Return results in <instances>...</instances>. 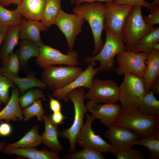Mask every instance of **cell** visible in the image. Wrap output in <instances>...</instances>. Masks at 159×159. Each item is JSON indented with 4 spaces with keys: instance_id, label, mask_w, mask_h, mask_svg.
Returning <instances> with one entry per match:
<instances>
[{
    "instance_id": "7402d4cb",
    "label": "cell",
    "mask_w": 159,
    "mask_h": 159,
    "mask_svg": "<svg viewBox=\"0 0 159 159\" xmlns=\"http://www.w3.org/2000/svg\"><path fill=\"white\" fill-rule=\"evenodd\" d=\"M159 76V50L153 49L149 53L145 61L144 79L147 92Z\"/></svg>"
},
{
    "instance_id": "484cf974",
    "label": "cell",
    "mask_w": 159,
    "mask_h": 159,
    "mask_svg": "<svg viewBox=\"0 0 159 159\" xmlns=\"http://www.w3.org/2000/svg\"><path fill=\"white\" fill-rule=\"evenodd\" d=\"M39 47L34 42L26 39H22L19 48L16 53L20 62V68L27 67L29 59L37 57L39 54Z\"/></svg>"
},
{
    "instance_id": "ffe728a7",
    "label": "cell",
    "mask_w": 159,
    "mask_h": 159,
    "mask_svg": "<svg viewBox=\"0 0 159 159\" xmlns=\"http://www.w3.org/2000/svg\"><path fill=\"white\" fill-rule=\"evenodd\" d=\"M11 95L5 107L0 111V121H22L24 117L19 102L20 92L18 87L13 88Z\"/></svg>"
},
{
    "instance_id": "e575fe53",
    "label": "cell",
    "mask_w": 159,
    "mask_h": 159,
    "mask_svg": "<svg viewBox=\"0 0 159 159\" xmlns=\"http://www.w3.org/2000/svg\"><path fill=\"white\" fill-rule=\"evenodd\" d=\"M64 159H104L105 157L101 153L92 150L83 148L81 150L64 155Z\"/></svg>"
},
{
    "instance_id": "ba28073f",
    "label": "cell",
    "mask_w": 159,
    "mask_h": 159,
    "mask_svg": "<svg viewBox=\"0 0 159 159\" xmlns=\"http://www.w3.org/2000/svg\"><path fill=\"white\" fill-rule=\"evenodd\" d=\"M35 61L39 66L44 69L52 65L76 67L79 63L78 55L73 49L69 48L67 54H64L58 49L44 44L39 47V54Z\"/></svg>"
},
{
    "instance_id": "f5cc1de1",
    "label": "cell",
    "mask_w": 159,
    "mask_h": 159,
    "mask_svg": "<svg viewBox=\"0 0 159 159\" xmlns=\"http://www.w3.org/2000/svg\"><path fill=\"white\" fill-rule=\"evenodd\" d=\"M1 74H2V73H1V69H0V75Z\"/></svg>"
},
{
    "instance_id": "ac0fdd59",
    "label": "cell",
    "mask_w": 159,
    "mask_h": 159,
    "mask_svg": "<svg viewBox=\"0 0 159 159\" xmlns=\"http://www.w3.org/2000/svg\"><path fill=\"white\" fill-rule=\"evenodd\" d=\"M3 152L9 155H15L29 159H59V152L49 151L46 149L39 150L34 148H12L4 145L2 149Z\"/></svg>"
},
{
    "instance_id": "9a60e30c",
    "label": "cell",
    "mask_w": 159,
    "mask_h": 159,
    "mask_svg": "<svg viewBox=\"0 0 159 159\" xmlns=\"http://www.w3.org/2000/svg\"><path fill=\"white\" fill-rule=\"evenodd\" d=\"M104 135L112 147L122 150L132 148L135 141L140 138L137 134L128 128L115 125L108 128Z\"/></svg>"
},
{
    "instance_id": "3957f363",
    "label": "cell",
    "mask_w": 159,
    "mask_h": 159,
    "mask_svg": "<svg viewBox=\"0 0 159 159\" xmlns=\"http://www.w3.org/2000/svg\"><path fill=\"white\" fill-rule=\"evenodd\" d=\"M106 32L105 42L100 51L93 56H88L84 61L88 63L98 61L100 65L98 67L99 72H110L115 69L114 58L120 53L127 51L121 36L115 34L108 30Z\"/></svg>"
},
{
    "instance_id": "f1b7e54d",
    "label": "cell",
    "mask_w": 159,
    "mask_h": 159,
    "mask_svg": "<svg viewBox=\"0 0 159 159\" xmlns=\"http://www.w3.org/2000/svg\"><path fill=\"white\" fill-rule=\"evenodd\" d=\"M62 0H47L41 22L47 28L54 24L61 7Z\"/></svg>"
},
{
    "instance_id": "7c38bea8",
    "label": "cell",
    "mask_w": 159,
    "mask_h": 159,
    "mask_svg": "<svg viewBox=\"0 0 159 159\" xmlns=\"http://www.w3.org/2000/svg\"><path fill=\"white\" fill-rule=\"evenodd\" d=\"M85 19L81 15L74 13L69 14L60 9L54 24L65 36L68 46L73 49L77 36L82 32Z\"/></svg>"
},
{
    "instance_id": "5bb4252c",
    "label": "cell",
    "mask_w": 159,
    "mask_h": 159,
    "mask_svg": "<svg viewBox=\"0 0 159 159\" xmlns=\"http://www.w3.org/2000/svg\"><path fill=\"white\" fill-rule=\"evenodd\" d=\"M89 63L87 69L72 82L63 88L53 91L52 96L67 102L69 100L68 95L72 91L81 87L90 89L92 85L95 76L99 72L98 67L94 68L97 64L96 61Z\"/></svg>"
},
{
    "instance_id": "83f0119b",
    "label": "cell",
    "mask_w": 159,
    "mask_h": 159,
    "mask_svg": "<svg viewBox=\"0 0 159 159\" xmlns=\"http://www.w3.org/2000/svg\"><path fill=\"white\" fill-rule=\"evenodd\" d=\"M151 91L147 93L137 108L141 114L146 116H159V101Z\"/></svg>"
},
{
    "instance_id": "ee69618b",
    "label": "cell",
    "mask_w": 159,
    "mask_h": 159,
    "mask_svg": "<svg viewBox=\"0 0 159 159\" xmlns=\"http://www.w3.org/2000/svg\"><path fill=\"white\" fill-rule=\"evenodd\" d=\"M115 0H74V4L75 5H78L84 2H113Z\"/></svg>"
},
{
    "instance_id": "60d3db41",
    "label": "cell",
    "mask_w": 159,
    "mask_h": 159,
    "mask_svg": "<svg viewBox=\"0 0 159 159\" xmlns=\"http://www.w3.org/2000/svg\"><path fill=\"white\" fill-rule=\"evenodd\" d=\"M48 95L50 99L49 106L51 110L53 112L61 111V105L59 101L53 98L49 94Z\"/></svg>"
},
{
    "instance_id": "74e56055",
    "label": "cell",
    "mask_w": 159,
    "mask_h": 159,
    "mask_svg": "<svg viewBox=\"0 0 159 159\" xmlns=\"http://www.w3.org/2000/svg\"><path fill=\"white\" fill-rule=\"evenodd\" d=\"M150 14L143 17L145 22L147 24L153 26L159 24V6H155L150 9Z\"/></svg>"
},
{
    "instance_id": "d4e9b609",
    "label": "cell",
    "mask_w": 159,
    "mask_h": 159,
    "mask_svg": "<svg viewBox=\"0 0 159 159\" xmlns=\"http://www.w3.org/2000/svg\"><path fill=\"white\" fill-rule=\"evenodd\" d=\"M159 27H156L142 37L132 51L136 52L159 50Z\"/></svg>"
},
{
    "instance_id": "8992f818",
    "label": "cell",
    "mask_w": 159,
    "mask_h": 159,
    "mask_svg": "<svg viewBox=\"0 0 159 159\" xmlns=\"http://www.w3.org/2000/svg\"><path fill=\"white\" fill-rule=\"evenodd\" d=\"M119 86L121 106L128 109L137 108L147 92L144 79L133 74H126Z\"/></svg>"
},
{
    "instance_id": "d590c367",
    "label": "cell",
    "mask_w": 159,
    "mask_h": 159,
    "mask_svg": "<svg viewBox=\"0 0 159 159\" xmlns=\"http://www.w3.org/2000/svg\"><path fill=\"white\" fill-rule=\"evenodd\" d=\"M109 152L116 157V159H144V155L140 150L132 148L125 150H119L111 146Z\"/></svg>"
},
{
    "instance_id": "8d00e7d4",
    "label": "cell",
    "mask_w": 159,
    "mask_h": 159,
    "mask_svg": "<svg viewBox=\"0 0 159 159\" xmlns=\"http://www.w3.org/2000/svg\"><path fill=\"white\" fill-rule=\"evenodd\" d=\"M15 87V84L11 80L3 75H0V100L6 104L10 97L9 95L10 88Z\"/></svg>"
},
{
    "instance_id": "2e32d148",
    "label": "cell",
    "mask_w": 159,
    "mask_h": 159,
    "mask_svg": "<svg viewBox=\"0 0 159 159\" xmlns=\"http://www.w3.org/2000/svg\"><path fill=\"white\" fill-rule=\"evenodd\" d=\"M86 106L95 119L100 120L101 123L108 128L115 125L121 109V106L116 103L99 104L90 100Z\"/></svg>"
},
{
    "instance_id": "603a6c76",
    "label": "cell",
    "mask_w": 159,
    "mask_h": 159,
    "mask_svg": "<svg viewBox=\"0 0 159 159\" xmlns=\"http://www.w3.org/2000/svg\"><path fill=\"white\" fill-rule=\"evenodd\" d=\"M20 24L11 25L9 27L0 49V59L1 63L12 52L19 44Z\"/></svg>"
},
{
    "instance_id": "ab89813d",
    "label": "cell",
    "mask_w": 159,
    "mask_h": 159,
    "mask_svg": "<svg viewBox=\"0 0 159 159\" xmlns=\"http://www.w3.org/2000/svg\"><path fill=\"white\" fill-rule=\"evenodd\" d=\"M49 117L52 122L57 126L62 124L64 120L67 118L61 111L53 112Z\"/></svg>"
},
{
    "instance_id": "d6a6232c",
    "label": "cell",
    "mask_w": 159,
    "mask_h": 159,
    "mask_svg": "<svg viewBox=\"0 0 159 159\" xmlns=\"http://www.w3.org/2000/svg\"><path fill=\"white\" fill-rule=\"evenodd\" d=\"M45 113L42 100L39 99L30 105L23 109V120L27 121L31 118L36 116L38 120L42 121L43 120L42 116Z\"/></svg>"
},
{
    "instance_id": "44dd1931",
    "label": "cell",
    "mask_w": 159,
    "mask_h": 159,
    "mask_svg": "<svg viewBox=\"0 0 159 159\" xmlns=\"http://www.w3.org/2000/svg\"><path fill=\"white\" fill-rule=\"evenodd\" d=\"M47 0H22L16 9L22 17L29 20L42 19Z\"/></svg>"
},
{
    "instance_id": "836d02e7",
    "label": "cell",
    "mask_w": 159,
    "mask_h": 159,
    "mask_svg": "<svg viewBox=\"0 0 159 159\" xmlns=\"http://www.w3.org/2000/svg\"><path fill=\"white\" fill-rule=\"evenodd\" d=\"M44 94L41 89H29L19 98V102L21 107L24 109L32 104L39 99L44 98Z\"/></svg>"
},
{
    "instance_id": "5b68a950",
    "label": "cell",
    "mask_w": 159,
    "mask_h": 159,
    "mask_svg": "<svg viewBox=\"0 0 159 159\" xmlns=\"http://www.w3.org/2000/svg\"><path fill=\"white\" fill-rule=\"evenodd\" d=\"M142 7L138 6H133L122 30L121 36L127 51H132L139 39L154 28L144 21Z\"/></svg>"
},
{
    "instance_id": "8fae6325",
    "label": "cell",
    "mask_w": 159,
    "mask_h": 159,
    "mask_svg": "<svg viewBox=\"0 0 159 159\" xmlns=\"http://www.w3.org/2000/svg\"><path fill=\"white\" fill-rule=\"evenodd\" d=\"M85 115L86 120L77 137L76 144L83 148L92 150L101 153L110 152L111 145L99 135L95 134L92 129V124L95 118L87 113Z\"/></svg>"
},
{
    "instance_id": "52a82bcc",
    "label": "cell",
    "mask_w": 159,
    "mask_h": 159,
    "mask_svg": "<svg viewBox=\"0 0 159 159\" xmlns=\"http://www.w3.org/2000/svg\"><path fill=\"white\" fill-rule=\"evenodd\" d=\"M83 70L77 66L52 65L44 69L42 79L50 90L54 91L68 85Z\"/></svg>"
},
{
    "instance_id": "f907efd6",
    "label": "cell",
    "mask_w": 159,
    "mask_h": 159,
    "mask_svg": "<svg viewBox=\"0 0 159 159\" xmlns=\"http://www.w3.org/2000/svg\"><path fill=\"white\" fill-rule=\"evenodd\" d=\"M70 2L71 4H74V0H70Z\"/></svg>"
},
{
    "instance_id": "db71d44e",
    "label": "cell",
    "mask_w": 159,
    "mask_h": 159,
    "mask_svg": "<svg viewBox=\"0 0 159 159\" xmlns=\"http://www.w3.org/2000/svg\"><path fill=\"white\" fill-rule=\"evenodd\" d=\"M147 1H150V0H146Z\"/></svg>"
},
{
    "instance_id": "4fadbf2b",
    "label": "cell",
    "mask_w": 159,
    "mask_h": 159,
    "mask_svg": "<svg viewBox=\"0 0 159 159\" xmlns=\"http://www.w3.org/2000/svg\"><path fill=\"white\" fill-rule=\"evenodd\" d=\"M104 29L115 35L121 36L122 30L126 18L134 6L121 5L114 2L105 3Z\"/></svg>"
},
{
    "instance_id": "30bf717a",
    "label": "cell",
    "mask_w": 159,
    "mask_h": 159,
    "mask_svg": "<svg viewBox=\"0 0 159 159\" xmlns=\"http://www.w3.org/2000/svg\"><path fill=\"white\" fill-rule=\"evenodd\" d=\"M149 52L126 51L119 54L117 55V67L115 69L117 74L120 76L131 74L143 78L145 61Z\"/></svg>"
},
{
    "instance_id": "b9f144b4",
    "label": "cell",
    "mask_w": 159,
    "mask_h": 159,
    "mask_svg": "<svg viewBox=\"0 0 159 159\" xmlns=\"http://www.w3.org/2000/svg\"><path fill=\"white\" fill-rule=\"evenodd\" d=\"M11 127L8 123L3 122L0 124V135L7 136L11 134Z\"/></svg>"
},
{
    "instance_id": "7dc6e473",
    "label": "cell",
    "mask_w": 159,
    "mask_h": 159,
    "mask_svg": "<svg viewBox=\"0 0 159 159\" xmlns=\"http://www.w3.org/2000/svg\"><path fill=\"white\" fill-rule=\"evenodd\" d=\"M152 3L155 6H159V0H153Z\"/></svg>"
},
{
    "instance_id": "4dcf8cb0",
    "label": "cell",
    "mask_w": 159,
    "mask_h": 159,
    "mask_svg": "<svg viewBox=\"0 0 159 159\" xmlns=\"http://www.w3.org/2000/svg\"><path fill=\"white\" fill-rule=\"evenodd\" d=\"M2 64V67L0 68L2 74L19 77L20 65L19 57L16 53L11 52Z\"/></svg>"
},
{
    "instance_id": "7bdbcfd3",
    "label": "cell",
    "mask_w": 159,
    "mask_h": 159,
    "mask_svg": "<svg viewBox=\"0 0 159 159\" xmlns=\"http://www.w3.org/2000/svg\"><path fill=\"white\" fill-rule=\"evenodd\" d=\"M10 26L8 25L0 24V49L6 34Z\"/></svg>"
},
{
    "instance_id": "f546056e",
    "label": "cell",
    "mask_w": 159,
    "mask_h": 159,
    "mask_svg": "<svg viewBox=\"0 0 159 159\" xmlns=\"http://www.w3.org/2000/svg\"><path fill=\"white\" fill-rule=\"evenodd\" d=\"M135 145H142L148 149V159L159 158V133L152 134L144 138H139L135 141Z\"/></svg>"
},
{
    "instance_id": "e0dca14e",
    "label": "cell",
    "mask_w": 159,
    "mask_h": 159,
    "mask_svg": "<svg viewBox=\"0 0 159 159\" xmlns=\"http://www.w3.org/2000/svg\"><path fill=\"white\" fill-rule=\"evenodd\" d=\"M19 25V39L31 41L39 47L44 44L40 32L46 31L48 28L44 26L41 21L23 18Z\"/></svg>"
},
{
    "instance_id": "7a4b0ae2",
    "label": "cell",
    "mask_w": 159,
    "mask_h": 159,
    "mask_svg": "<svg viewBox=\"0 0 159 159\" xmlns=\"http://www.w3.org/2000/svg\"><path fill=\"white\" fill-rule=\"evenodd\" d=\"M106 9L105 3L93 2L75 5L73 9V12L83 17L90 26L94 39V55L100 51L104 44L102 35L104 28Z\"/></svg>"
},
{
    "instance_id": "681fc988",
    "label": "cell",
    "mask_w": 159,
    "mask_h": 159,
    "mask_svg": "<svg viewBox=\"0 0 159 159\" xmlns=\"http://www.w3.org/2000/svg\"><path fill=\"white\" fill-rule=\"evenodd\" d=\"M13 3L18 5L21 2L22 0H13Z\"/></svg>"
},
{
    "instance_id": "1f68e13d",
    "label": "cell",
    "mask_w": 159,
    "mask_h": 159,
    "mask_svg": "<svg viewBox=\"0 0 159 159\" xmlns=\"http://www.w3.org/2000/svg\"><path fill=\"white\" fill-rule=\"evenodd\" d=\"M23 18L16 8L9 10L0 4V24L11 26L20 24Z\"/></svg>"
},
{
    "instance_id": "277c9868",
    "label": "cell",
    "mask_w": 159,
    "mask_h": 159,
    "mask_svg": "<svg viewBox=\"0 0 159 159\" xmlns=\"http://www.w3.org/2000/svg\"><path fill=\"white\" fill-rule=\"evenodd\" d=\"M85 91L84 87H81L72 91L68 95L69 100L72 102L74 106L73 121L69 128L60 132L59 135L68 140L69 143V151L70 153L77 151L76 139L84 124L85 115L88 111L84 103Z\"/></svg>"
},
{
    "instance_id": "c3c4849f",
    "label": "cell",
    "mask_w": 159,
    "mask_h": 159,
    "mask_svg": "<svg viewBox=\"0 0 159 159\" xmlns=\"http://www.w3.org/2000/svg\"><path fill=\"white\" fill-rule=\"evenodd\" d=\"M5 144V141H2L0 142V152Z\"/></svg>"
},
{
    "instance_id": "f6af8a7d",
    "label": "cell",
    "mask_w": 159,
    "mask_h": 159,
    "mask_svg": "<svg viewBox=\"0 0 159 159\" xmlns=\"http://www.w3.org/2000/svg\"><path fill=\"white\" fill-rule=\"evenodd\" d=\"M150 90H151L154 94H155L157 95H159V77L154 82L150 87Z\"/></svg>"
},
{
    "instance_id": "cb8c5ba5",
    "label": "cell",
    "mask_w": 159,
    "mask_h": 159,
    "mask_svg": "<svg viewBox=\"0 0 159 159\" xmlns=\"http://www.w3.org/2000/svg\"><path fill=\"white\" fill-rule=\"evenodd\" d=\"M2 74L11 80L17 85L21 95L24 94L27 90L32 88L37 87L41 90H44L47 87L42 81L36 77L31 72H28L26 77L24 78L15 77L5 73Z\"/></svg>"
},
{
    "instance_id": "9c48e42d",
    "label": "cell",
    "mask_w": 159,
    "mask_h": 159,
    "mask_svg": "<svg viewBox=\"0 0 159 159\" xmlns=\"http://www.w3.org/2000/svg\"><path fill=\"white\" fill-rule=\"evenodd\" d=\"M119 86L114 80L95 78L85 98L96 103H115L119 101Z\"/></svg>"
},
{
    "instance_id": "4316f807",
    "label": "cell",
    "mask_w": 159,
    "mask_h": 159,
    "mask_svg": "<svg viewBox=\"0 0 159 159\" xmlns=\"http://www.w3.org/2000/svg\"><path fill=\"white\" fill-rule=\"evenodd\" d=\"M38 130L37 125L34 126L20 140L7 145L14 148H32L39 146L42 144V139L41 136L39 133Z\"/></svg>"
},
{
    "instance_id": "d6986e66",
    "label": "cell",
    "mask_w": 159,
    "mask_h": 159,
    "mask_svg": "<svg viewBox=\"0 0 159 159\" xmlns=\"http://www.w3.org/2000/svg\"><path fill=\"white\" fill-rule=\"evenodd\" d=\"M42 118L44 123L45 130L41 135L42 144L51 150L59 152L63 151L64 148L58 140L60 132L57 126L52 122L49 116L44 114Z\"/></svg>"
},
{
    "instance_id": "f35d334b",
    "label": "cell",
    "mask_w": 159,
    "mask_h": 159,
    "mask_svg": "<svg viewBox=\"0 0 159 159\" xmlns=\"http://www.w3.org/2000/svg\"><path fill=\"white\" fill-rule=\"evenodd\" d=\"M114 2L121 5L140 6L148 9L155 6L152 3L149 2L145 0H115Z\"/></svg>"
},
{
    "instance_id": "bcb514c9",
    "label": "cell",
    "mask_w": 159,
    "mask_h": 159,
    "mask_svg": "<svg viewBox=\"0 0 159 159\" xmlns=\"http://www.w3.org/2000/svg\"><path fill=\"white\" fill-rule=\"evenodd\" d=\"M0 4L1 5L7 6L13 3V0H0Z\"/></svg>"
},
{
    "instance_id": "816d5d0a",
    "label": "cell",
    "mask_w": 159,
    "mask_h": 159,
    "mask_svg": "<svg viewBox=\"0 0 159 159\" xmlns=\"http://www.w3.org/2000/svg\"><path fill=\"white\" fill-rule=\"evenodd\" d=\"M1 102H1V101L0 100V106H1Z\"/></svg>"
},
{
    "instance_id": "6da1fadb",
    "label": "cell",
    "mask_w": 159,
    "mask_h": 159,
    "mask_svg": "<svg viewBox=\"0 0 159 159\" xmlns=\"http://www.w3.org/2000/svg\"><path fill=\"white\" fill-rule=\"evenodd\" d=\"M115 125L129 129L144 138L159 133V116H149L140 113L137 108L128 109L121 106Z\"/></svg>"
}]
</instances>
